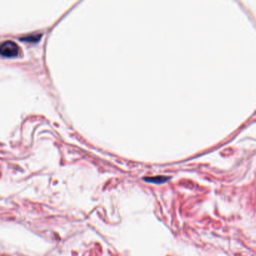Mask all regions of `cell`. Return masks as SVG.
I'll list each match as a JSON object with an SVG mask.
<instances>
[{"label":"cell","mask_w":256,"mask_h":256,"mask_svg":"<svg viewBox=\"0 0 256 256\" xmlns=\"http://www.w3.org/2000/svg\"><path fill=\"white\" fill-rule=\"evenodd\" d=\"M19 51L18 45L14 42L7 40L3 42L0 47V53L6 57H13L18 55Z\"/></svg>","instance_id":"6da1fadb"},{"label":"cell","mask_w":256,"mask_h":256,"mask_svg":"<svg viewBox=\"0 0 256 256\" xmlns=\"http://www.w3.org/2000/svg\"><path fill=\"white\" fill-rule=\"evenodd\" d=\"M170 177H165V176H156V177H145L144 178V181L146 182H150V183L154 184H163L165 182H168L170 180Z\"/></svg>","instance_id":"7a4b0ae2"},{"label":"cell","mask_w":256,"mask_h":256,"mask_svg":"<svg viewBox=\"0 0 256 256\" xmlns=\"http://www.w3.org/2000/svg\"><path fill=\"white\" fill-rule=\"evenodd\" d=\"M42 37V33L40 32H34V33L28 34L25 36L20 38V40L26 41L28 42H36Z\"/></svg>","instance_id":"3957f363"}]
</instances>
